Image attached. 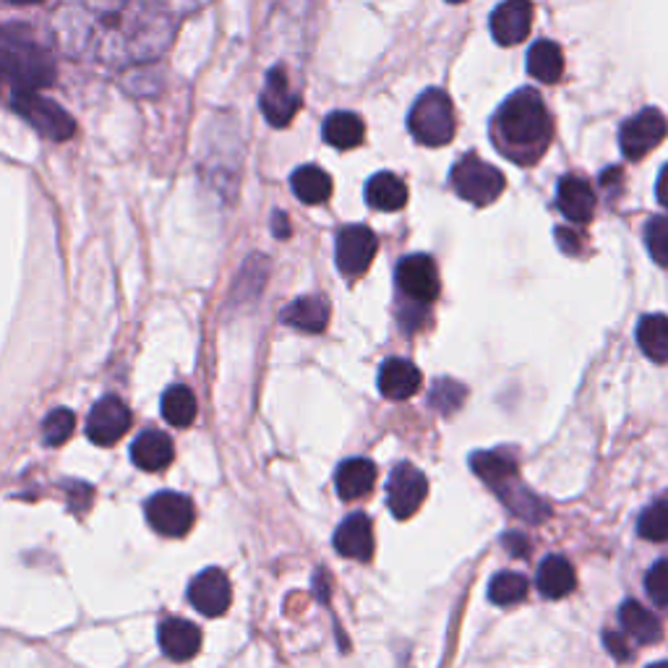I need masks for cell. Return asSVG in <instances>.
<instances>
[{
	"instance_id": "1",
	"label": "cell",
	"mask_w": 668,
	"mask_h": 668,
	"mask_svg": "<svg viewBox=\"0 0 668 668\" xmlns=\"http://www.w3.org/2000/svg\"><path fill=\"white\" fill-rule=\"evenodd\" d=\"M52 32L65 55L123 69L160 61L178 13L173 0H74L55 13Z\"/></svg>"
},
{
	"instance_id": "13",
	"label": "cell",
	"mask_w": 668,
	"mask_h": 668,
	"mask_svg": "<svg viewBox=\"0 0 668 668\" xmlns=\"http://www.w3.org/2000/svg\"><path fill=\"white\" fill-rule=\"evenodd\" d=\"M300 110V95L290 87V78L283 65H274L267 74L264 91H261V113L274 128L290 126V121Z\"/></svg>"
},
{
	"instance_id": "46",
	"label": "cell",
	"mask_w": 668,
	"mask_h": 668,
	"mask_svg": "<svg viewBox=\"0 0 668 668\" xmlns=\"http://www.w3.org/2000/svg\"><path fill=\"white\" fill-rule=\"evenodd\" d=\"M447 3H465V0H447Z\"/></svg>"
},
{
	"instance_id": "12",
	"label": "cell",
	"mask_w": 668,
	"mask_h": 668,
	"mask_svg": "<svg viewBox=\"0 0 668 668\" xmlns=\"http://www.w3.org/2000/svg\"><path fill=\"white\" fill-rule=\"evenodd\" d=\"M397 287L408 300H416V304L429 306L431 300H436L438 296V270L434 264V259L425 257V253H412V257H405L397 264L395 272Z\"/></svg>"
},
{
	"instance_id": "35",
	"label": "cell",
	"mask_w": 668,
	"mask_h": 668,
	"mask_svg": "<svg viewBox=\"0 0 668 668\" xmlns=\"http://www.w3.org/2000/svg\"><path fill=\"white\" fill-rule=\"evenodd\" d=\"M645 246L653 261H658L660 267H668V214H660V218L647 222Z\"/></svg>"
},
{
	"instance_id": "16",
	"label": "cell",
	"mask_w": 668,
	"mask_h": 668,
	"mask_svg": "<svg viewBox=\"0 0 668 668\" xmlns=\"http://www.w3.org/2000/svg\"><path fill=\"white\" fill-rule=\"evenodd\" d=\"M533 3L530 0H504V3L491 13V35L502 48L525 42L533 26Z\"/></svg>"
},
{
	"instance_id": "25",
	"label": "cell",
	"mask_w": 668,
	"mask_h": 668,
	"mask_svg": "<svg viewBox=\"0 0 668 668\" xmlns=\"http://www.w3.org/2000/svg\"><path fill=\"white\" fill-rule=\"evenodd\" d=\"M574 585H578V578H574V569L565 556H548V559L541 561L539 591L546 595V598H567V595L574 591Z\"/></svg>"
},
{
	"instance_id": "8",
	"label": "cell",
	"mask_w": 668,
	"mask_h": 668,
	"mask_svg": "<svg viewBox=\"0 0 668 668\" xmlns=\"http://www.w3.org/2000/svg\"><path fill=\"white\" fill-rule=\"evenodd\" d=\"M147 522L154 533L165 535V539H183L188 530L194 528L196 512L188 496L175 494V491H160L144 507Z\"/></svg>"
},
{
	"instance_id": "15",
	"label": "cell",
	"mask_w": 668,
	"mask_h": 668,
	"mask_svg": "<svg viewBox=\"0 0 668 668\" xmlns=\"http://www.w3.org/2000/svg\"><path fill=\"white\" fill-rule=\"evenodd\" d=\"M188 601L199 614L205 617H222V614L231 608L233 601V587L227 574L222 569H205L201 574H196L188 585Z\"/></svg>"
},
{
	"instance_id": "21",
	"label": "cell",
	"mask_w": 668,
	"mask_h": 668,
	"mask_svg": "<svg viewBox=\"0 0 668 668\" xmlns=\"http://www.w3.org/2000/svg\"><path fill=\"white\" fill-rule=\"evenodd\" d=\"M175 449L168 434L162 431H144V434L131 444V460L136 468L147 470V473H160L173 462Z\"/></svg>"
},
{
	"instance_id": "41",
	"label": "cell",
	"mask_w": 668,
	"mask_h": 668,
	"mask_svg": "<svg viewBox=\"0 0 668 668\" xmlns=\"http://www.w3.org/2000/svg\"><path fill=\"white\" fill-rule=\"evenodd\" d=\"M504 546H507L509 552H512L515 556H525V554H528V548H530V546H528V541L522 539V535H512V533L504 535Z\"/></svg>"
},
{
	"instance_id": "9",
	"label": "cell",
	"mask_w": 668,
	"mask_h": 668,
	"mask_svg": "<svg viewBox=\"0 0 668 668\" xmlns=\"http://www.w3.org/2000/svg\"><path fill=\"white\" fill-rule=\"evenodd\" d=\"M668 123L664 113H658L656 108L640 110L638 115H632L630 121H624V126L619 131V144L621 152L627 160H643L647 152L658 147L666 139Z\"/></svg>"
},
{
	"instance_id": "34",
	"label": "cell",
	"mask_w": 668,
	"mask_h": 668,
	"mask_svg": "<svg viewBox=\"0 0 668 668\" xmlns=\"http://www.w3.org/2000/svg\"><path fill=\"white\" fill-rule=\"evenodd\" d=\"M638 530L647 541H668V499L651 504L640 517Z\"/></svg>"
},
{
	"instance_id": "11",
	"label": "cell",
	"mask_w": 668,
	"mask_h": 668,
	"mask_svg": "<svg viewBox=\"0 0 668 668\" xmlns=\"http://www.w3.org/2000/svg\"><path fill=\"white\" fill-rule=\"evenodd\" d=\"M376 235L366 225H347L337 233V246H334V259L337 270L345 277H360L371 267L376 257Z\"/></svg>"
},
{
	"instance_id": "33",
	"label": "cell",
	"mask_w": 668,
	"mask_h": 668,
	"mask_svg": "<svg viewBox=\"0 0 668 668\" xmlns=\"http://www.w3.org/2000/svg\"><path fill=\"white\" fill-rule=\"evenodd\" d=\"M76 429V416L71 410L65 408H58L52 410L48 418H45L42 423V436H45V444L48 447H58V444L69 442L71 434H74Z\"/></svg>"
},
{
	"instance_id": "23",
	"label": "cell",
	"mask_w": 668,
	"mask_h": 668,
	"mask_svg": "<svg viewBox=\"0 0 668 668\" xmlns=\"http://www.w3.org/2000/svg\"><path fill=\"white\" fill-rule=\"evenodd\" d=\"M283 322L298 332L319 334L326 330V322H330V304L319 296L298 298L283 311Z\"/></svg>"
},
{
	"instance_id": "36",
	"label": "cell",
	"mask_w": 668,
	"mask_h": 668,
	"mask_svg": "<svg viewBox=\"0 0 668 668\" xmlns=\"http://www.w3.org/2000/svg\"><path fill=\"white\" fill-rule=\"evenodd\" d=\"M465 399V386L457 382H447V379H438L434 384V392H431V403H434L436 410L451 412L462 405Z\"/></svg>"
},
{
	"instance_id": "17",
	"label": "cell",
	"mask_w": 668,
	"mask_h": 668,
	"mask_svg": "<svg viewBox=\"0 0 668 668\" xmlns=\"http://www.w3.org/2000/svg\"><path fill=\"white\" fill-rule=\"evenodd\" d=\"M157 640H160L162 653H165L170 660H178V664L191 660L201 647L199 627L178 617L162 619L160 630H157Z\"/></svg>"
},
{
	"instance_id": "30",
	"label": "cell",
	"mask_w": 668,
	"mask_h": 668,
	"mask_svg": "<svg viewBox=\"0 0 668 668\" xmlns=\"http://www.w3.org/2000/svg\"><path fill=\"white\" fill-rule=\"evenodd\" d=\"M638 343L643 352L656 363H668V317L647 313L638 324Z\"/></svg>"
},
{
	"instance_id": "42",
	"label": "cell",
	"mask_w": 668,
	"mask_h": 668,
	"mask_svg": "<svg viewBox=\"0 0 668 668\" xmlns=\"http://www.w3.org/2000/svg\"><path fill=\"white\" fill-rule=\"evenodd\" d=\"M272 231H274V235H277V238H287V235H290V222H287L283 212L272 214Z\"/></svg>"
},
{
	"instance_id": "2",
	"label": "cell",
	"mask_w": 668,
	"mask_h": 668,
	"mask_svg": "<svg viewBox=\"0 0 668 668\" xmlns=\"http://www.w3.org/2000/svg\"><path fill=\"white\" fill-rule=\"evenodd\" d=\"M491 136L499 152L517 165H535L554 139V121L535 89H520L507 97L491 123Z\"/></svg>"
},
{
	"instance_id": "29",
	"label": "cell",
	"mask_w": 668,
	"mask_h": 668,
	"mask_svg": "<svg viewBox=\"0 0 668 668\" xmlns=\"http://www.w3.org/2000/svg\"><path fill=\"white\" fill-rule=\"evenodd\" d=\"M366 136L363 121L356 113H332L324 121V139L334 149H356Z\"/></svg>"
},
{
	"instance_id": "27",
	"label": "cell",
	"mask_w": 668,
	"mask_h": 668,
	"mask_svg": "<svg viewBox=\"0 0 668 668\" xmlns=\"http://www.w3.org/2000/svg\"><path fill=\"white\" fill-rule=\"evenodd\" d=\"M619 621L621 630L630 634L638 645H653L660 640V621L647 611L645 606H640L638 601H624L619 608Z\"/></svg>"
},
{
	"instance_id": "28",
	"label": "cell",
	"mask_w": 668,
	"mask_h": 668,
	"mask_svg": "<svg viewBox=\"0 0 668 668\" xmlns=\"http://www.w3.org/2000/svg\"><path fill=\"white\" fill-rule=\"evenodd\" d=\"M293 194L298 196L304 205H324L332 196V178L317 165H304L293 173L290 178Z\"/></svg>"
},
{
	"instance_id": "4",
	"label": "cell",
	"mask_w": 668,
	"mask_h": 668,
	"mask_svg": "<svg viewBox=\"0 0 668 668\" xmlns=\"http://www.w3.org/2000/svg\"><path fill=\"white\" fill-rule=\"evenodd\" d=\"M470 465H473L475 475L481 478L483 483H488V486L496 491V496H499L517 517H522V520L528 522L546 520V504L522 486L520 475H517V462L507 451H475V455L470 457Z\"/></svg>"
},
{
	"instance_id": "31",
	"label": "cell",
	"mask_w": 668,
	"mask_h": 668,
	"mask_svg": "<svg viewBox=\"0 0 668 668\" xmlns=\"http://www.w3.org/2000/svg\"><path fill=\"white\" fill-rule=\"evenodd\" d=\"M162 418L175 429H188L196 421V397L188 386H170L162 395Z\"/></svg>"
},
{
	"instance_id": "24",
	"label": "cell",
	"mask_w": 668,
	"mask_h": 668,
	"mask_svg": "<svg viewBox=\"0 0 668 668\" xmlns=\"http://www.w3.org/2000/svg\"><path fill=\"white\" fill-rule=\"evenodd\" d=\"M366 201L379 212H399L408 205V186L395 173H376L366 183Z\"/></svg>"
},
{
	"instance_id": "14",
	"label": "cell",
	"mask_w": 668,
	"mask_h": 668,
	"mask_svg": "<svg viewBox=\"0 0 668 668\" xmlns=\"http://www.w3.org/2000/svg\"><path fill=\"white\" fill-rule=\"evenodd\" d=\"M131 410L126 408L121 397L108 395L102 399H97L95 408H91L87 418V436L95 444H102V447H110V444L121 442L123 434L131 429Z\"/></svg>"
},
{
	"instance_id": "43",
	"label": "cell",
	"mask_w": 668,
	"mask_h": 668,
	"mask_svg": "<svg viewBox=\"0 0 668 668\" xmlns=\"http://www.w3.org/2000/svg\"><path fill=\"white\" fill-rule=\"evenodd\" d=\"M656 196H658V201L660 205H664L666 209H668V165L660 170V175H658V183H656Z\"/></svg>"
},
{
	"instance_id": "7",
	"label": "cell",
	"mask_w": 668,
	"mask_h": 668,
	"mask_svg": "<svg viewBox=\"0 0 668 668\" xmlns=\"http://www.w3.org/2000/svg\"><path fill=\"white\" fill-rule=\"evenodd\" d=\"M451 186L465 201L475 207H486L496 201L507 186L504 175L488 162H483L478 154H465L455 168H451Z\"/></svg>"
},
{
	"instance_id": "39",
	"label": "cell",
	"mask_w": 668,
	"mask_h": 668,
	"mask_svg": "<svg viewBox=\"0 0 668 668\" xmlns=\"http://www.w3.org/2000/svg\"><path fill=\"white\" fill-rule=\"evenodd\" d=\"M556 240H559L561 251L569 253V257H574V253L582 251V235L569 231V227H556Z\"/></svg>"
},
{
	"instance_id": "19",
	"label": "cell",
	"mask_w": 668,
	"mask_h": 668,
	"mask_svg": "<svg viewBox=\"0 0 668 668\" xmlns=\"http://www.w3.org/2000/svg\"><path fill=\"white\" fill-rule=\"evenodd\" d=\"M556 205L567 220L585 225L595 214V191L593 186L580 175H565L559 181V191H556Z\"/></svg>"
},
{
	"instance_id": "32",
	"label": "cell",
	"mask_w": 668,
	"mask_h": 668,
	"mask_svg": "<svg viewBox=\"0 0 668 668\" xmlns=\"http://www.w3.org/2000/svg\"><path fill=\"white\" fill-rule=\"evenodd\" d=\"M528 580L517 572H499L488 585V598L496 606H515L525 601Z\"/></svg>"
},
{
	"instance_id": "22",
	"label": "cell",
	"mask_w": 668,
	"mask_h": 668,
	"mask_svg": "<svg viewBox=\"0 0 668 668\" xmlns=\"http://www.w3.org/2000/svg\"><path fill=\"white\" fill-rule=\"evenodd\" d=\"M334 483H337V494L343 496L345 502L363 499V496L373 488V483H376V465H373L371 460H366V457H352V460H345L337 468Z\"/></svg>"
},
{
	"instance_id": "6",
	"label": "cell",
	"mask_w": 668,
	"mask_h": 668,
	"mask_svg": "<svg viewBox=\"0 0 668 668\" xmlns=\"http://www.w3.org/2000/svg\"><path fill=\"white\" fill-rule=\"evenodd\" d=\"M11 108L37 131L39 136L50 141H69L76 134V121L61 104H55L39 91H13Z\"/></svg>"
},
{
	"instance_id": "38",
	"label": "cell",
	"mask_w": 668,
	"mask_h": 668,
	"mask_svg": "<svg viewBox=\"0 0 668 668\" xmlns=\"http://www.w3.org/2000/svg\"><path fill=\"white\" fill-rule=\"evenodd\" d=\"M71 488L74 491H69L71 494V509H74L76 515H82V512H87L89 509V504H91V486H87V483H69Z\"/></svg>"
},
{
	"instance_id": "40",
	"label": "cell",
	"mask_w": 668,
	"mask_h": 668,
	"mask_svg": "<svg viewBox=\"0 0 668 668\" xmlns=\"http://www.w3.org/2000/svg\"><path fill=\"white\" fill-rule=\"evenodd\" d=\"M604 643L608 647V653H611L617 660H630V645L624 643V638L617 632H606L604 634Z\"/></svg>"
},
{
	"instance_id": "5",
	"label": "cell",
	"mask_w": 668,
	"mask_h": 668,
	"mask_svg": "<svg viewBox=\"0 0 668 668\" xmlns=\"http://www.w3.org/2000/svg\"><path fill=\"white\" fill-rule=\"evenodd\" d=\"M408 126L412 139L423 147H444L455 139V108L447 91H423L412 104Z\"/></svg>"
},
{
	"instance_id": "45",
	"label": "cell",
	"mask_w": 668,
	"mask_h": 668,
	"mask_svg": "<svg viewBox=\"0 0 668 668\" xmlns=\"http://www.w3.org/2000/svg\"><path fill=\"white\" fill-rule=\"evenodd\" d=\"M647 668H668V660H664V664H653V666H647Z\"/></svg>"
},
{
	"instance_id": "3",
	"label": "cell",
	"mask_w": 668,
	"mask_h": 668,
	"mask_svg": "<svg viewBox=\"0 0 668 668\" xmlns=\"http://www.w3.org/2000/svg\"><path fill=\"white\" fill-rule=\"evenodd\" d=\"M50 50L24 24L0 26V82L16 91H39L55 82Z\"/></svg>"
},
{
	"instance_id": "44",
	"label": "cell",
	"mask_w": 668,
	"mask_h": 668,
	"mask_svg": "<svg viewBox=\"0 0 668 668\" xmlns=\"http://www.w3.org/2000/svg\"><path fill=\"white\" fill-rule=\"evenodd\" d=\"M9 3H16V5H35V3H42V0H9Z\"/></svg>"
},
{
	"instance_id": "37",
	"label": "cell",
	"mask_w": 668,
	"mask_h": 668,
	"mask_svg": "<svg viewBox=\"0 0 668 668\" xmlns=\"http://www.w3.org/2000/svg\"><path fill=\"white\" fill-rule=\"evenodd\" d=\"M645 591L651 595L653 604L668 608V559L651 567V572H647L645 578Z\"/></svg>"
},
{
	"instance_id": "20",
	"label": "cell",
	"mask_w": 668,
	"mask_h": 668,
	"mask_svg": "<svg viewBox=\"0 0 668 668\" xmlns=\"http://www.w3.org/2000/svg\"><path fill=\"white\" fill-rule=\"evenodd\" d=\"M421 386V371L405 358H389L384 360L379 369V392L386 399H408Z\"/></svg>"
},
{
	"instance_id": "18",
	"label": "cell",
	"mask_w": 668,
	"mask_h": 668,
	"mask_svg": "<svg viewBox=\"0 0 668 668\" xmlns=\"http://www.w3.org/2000/svg\"><path fill=\"white\" fill-rule=\"evenodd\" d=\"M334 548L339 556L356 561H369L373 554V525L363 512H356L339 522L337 533H334Z\"/></svg>"
},
{
	"instance_id": "26",
	"label": "cell",
	"mask_w": 668,
	"mask_h": 668,
	"mask_svg": "<svg viewBox=\"0 0 668 668\" xmlns=\"http://www.w3.org/2000/svg\"><path fill=\"white\" fill-rule=\"evenodd\" d=\"M528 74L543 84H556L565 76V52L552 39H539L528 52Z\"/></svg>"
},
{
	"instance_id": "10",
	"label": "cell",
	"mask_w": 668,
	"mask_h": 668,
	"mask_svg": "<svg viewBox=\"0 0 668 668\" xmlns=\"http://www.w3.org/2000/svg\"><path fill=\"white\" fill-rule=\"evenodd\" d=\"M425 496H429V481L416 465L403 462L392 470L389 483H386V504L397 520H408L416 515Z\"/></svg>"
}]
</instances>
